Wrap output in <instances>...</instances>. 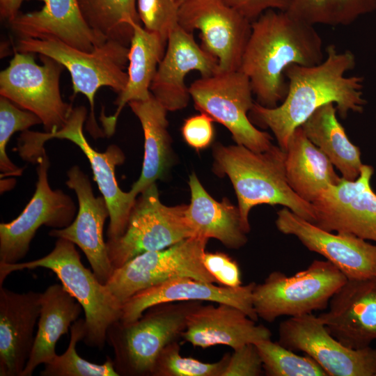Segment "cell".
Segmentation results:
<instances>
[{
    "label": "cell",
    "mask_w": 376,
    "mask_h": 376,
    "mask_svg": "<svg viewBox=\"0 0 376 376\" xmlns=\"http://www.w3.org/2000/svg\"><path fill=\"white\" fill-rule=\"evenodd\" d=\"M326 57L319 64L289 65L285 76L288 93L274 108L254 102L249 111L252 123L269 128L279 146L285 152L290 136L320 107L333 103L342 118L349 112L361 113L366 101L363 97V78L345 76L356 65L354 54L338 51L334 45L326 47Z\"/></svg>",
    "instance_id": "obj_1"
},
{
    "label": "cell",
    "mask_w": 376,
    "mask_h": 376,
    "mask_svg": "<svg viewBox=\"0 0 376 376\" xmlns=\"http://www.w3.org/2000/svg\"><path fill=\"white\" fill-rule=\"evenodd\" d=\"M322 47L314 26L287 11L268 10L251 22L239 70L249 78L256 102L274 108L288 93L286 68L320 63L324 58Z\"/></svg>",
    "instance_id": "obj_2"
},
{
    "label": "cell",
    "mask_w": 376,
    "mask_h": 376,
    "mask_svg": "<svg viewBox=\"0 0 376 376\" xmlns=\"http://www.w3.org/2000/svg\"><path fill=\"white\" fill-rule=\"evenodd\" d=\"M214 171L227 175L235 189L244 227L250 231L249 214L262 204L281 205L314 224L315 213L311 203L299 197L290 187L285 171V152L272 145L263 152L244 146H213Z\"/></svg>",
    "instance_id": "obj_3"
},
{
    "label": "cell",
    "mask_w": 376,
    "mask_h": 376,
    "mask_svg": "<svg viewBox=\"0 0 376 376\" xmlns=\"http://www.w3.org/2000/svg\"><path fill=\"white\" fill-rule=\"evenodd\" d=\"M75 244L58 238L53 250L37 260L13 264L0 263V285L10 273L43 267L56 274L64 288L81 305L85 314L84 343L102 350L107 343V331L120 320L122 305L106 285L101 283L81 261Z\"/></svg>",
    "instance_id": "obj_4"
},
{
    "label": "cell",
    "mask_w": 376,
    "mask_h": 376,
    "mask_svg": "<svg viewBox=\"0 0 376 376\" xmlns=\"http://www.w3.org/2000/svg\"><path fill=\"white\" fill-rule=\"evenodd\" d=\"M201 304H159L132 322L118 320L110 325L107 343L113 350V363L118 376H151L161 351L182 338L188 314Z\"/></svg>",
    "instance_id": "obj_5"
},
{
    "label": "cell",
    "mask_w": 376,
    "mask_h": 376,
    "mask_svg": "<svg viewBox=\"0 0 376 376\" xmlns=\"http://www.w3.org/2000/svg\"><path fill=\"white\" fill-rule=\"evenodd\" d=\"M16 52L39 54L52 58L63 65L72 78L73 95H84L90 104L88 130L95 138L102 136L94 115V99L101 87H109L118 94L125 88L128 74L129 47L108 40L91 52H84L53 38H19Z\"/></svg>",
    "instance_id": "obj_6"
},
{
    "label": "cell",
    "mask_w": 376,
    "mask_h": 376,
    "mask_svg": "<svg viewBox=\"0 0 376 376\" xmlns=\"http://www.w3.org/2000/svg\"><path fill=\"white\" fill-rule=\"evenodd\" d=\"M347 280L327 260H315L306 269L290 276L274 271L263 283L256 284L252 293L253 308L258 317L268 322L282 315L312 313L325 309Z\"/></svg>",
    "instance_id": "obj_7"
},
{
    "label": "cell",
    "mask_w": 376,
    "mask_h": 376,
    "mask_svg": "<svg viewBox=\"0 0 376 376\" xmlns=\"http://www.w3.org/2000/svg\"><path fill=\"white\" fill-rule=\"evenodd\" d=\"M187 207L164 205L156 183L142 191L131 210L124 233L107 241L113 270L141 253L162 250L194 237L186 218Z\"/></svg>",
    "instance_id": "obj_8"
},
{
    "label": "cell",
    "mask_w": 376,
    "mask_h": 376,
    "mask_svg": "<svg viewBox=\"0 0 376 376\" xmlns=\"http://www.w3.org/2000/svg\"><path fill=\"white\" fill-rule=\"evenodd\" d=\"M40 58L42 65L36 63L33 54L15 52L0 72V95L38 116L46 132H54L65 124L73 108L61 95L63 65L45 55Z\"/></svg>",
    "instance_id": "obj_9"
},
{
    "label": "cell",
    "mask_w": 376,
    "mask_h": 376,
    "mask_svg": "<svg viewBox=\"0 0 376 376\" xmlns=\"http://www.w3.org/2000/svg\"><path fill=\"white\" fill-rule=\"evenodd\" d=\"M189 90L196 109L226 127L236 144L255 152L273 145L270 134L257 129L248 117L253 93L249 78L240 70L201 77Z\"/></svg>",
    "instance_id": "obj_10"
},
{
    "label": "cell",
    "mask_w": 376,
    "mask_h": 376,
    "mask_svg": "<svg viewBox=\"0 0 376 376\" xmlns=\"http://www.w3.org/2000/svg\"><path fill=\"white\" fill-rule=\"evenodd\" d=\"M207 241L190 237L166 249L141 253L115 269L105 285L123 306L136 293L176 277L217 284L203 265Z\"/></svg>",
    "instance_id": "obj_11"
},
{
    "label": "cell",
    "mask_w": 376,
    "mask_h": 376,
    "mask_svg": "<svg viewBox=\"0 0 376 376\" xmlns=\"http://www.w3.org/2000/svg\"><path fill=\"white\" fill-rule=\"evenodd\" d=\"M37 163L38 180L32 198L16 219L0 224V263H18L26 256L40 226L65 228L77 213L70 196L51 188L48 180L50 163L45 150Z\"/></svg>",
    "instance_id": "obj_12"
},
{
    "label": "cell",
    "mask_w": 376,
    "mask_h": 376,
    "mask_svg": "<svg viewBox=\"0 0 376 376\" xmlns=\"http://www.w3.org/2000/svg\"><path fill=\"white\" fill-rule=\"evenodd\" d=\"M278 343L302 351L313 359L328 376H375L376 349L345 346L312 313L290 317L279 327Z\"/></svg>",
    "instance_id": "obj_13"
},
{
    "label": "cell",
    "mask_w": 376,
    "mask_h": 376,
    "mask_svg": "<svg viewBox=\"0 0 376 376\" xmlns=\"http://www.w3.org/2000/svg\"><path fill=\"white\" fill-rule=\"evenodd\" d=\"M179 25L201 33V47L217 61L219 71L239 70L251 31V21L225 0H186Z\"/></svg>",
    "instance_id": "obj_14"
},
{
    "label": "cell",
    "mask_w": 376,
    "mask_h": 376,
    "mask_svg": "<svg viewBox=\"0 0 376 376\" xmlns=\"http://www.w3.org/2000/svg\"><path fill=\"white\" fill-rule=\"evenodd\" d=\"M86 115L87 111L84 106L73 108L68 120L60 130L54 132H37L36 139L41 146L52 139H67L77 145L85 154L90 162L94 180L109 208L107 240L115 239L124 233L136 196L130 191H122L117 183L116 167L122 164L125 159L121 149L116 145H111L104 152H98L85 138L83 125Z\"/></svg>",
    "instance_id": "obj_15"
},
{
    "label": "cell",
    "mask_w": 376,
    "mask_h": 376,
    "mask_svg": "<svg viewBox=\"0 0 376 376\" xmlns=\"http://www.w3.org/2000/svg\"><path fill=\"white\" fill-rule=\"evenodd\" d=\"M374 169L363 164L354 181L341 178L312 203L314 224L331 232L352 233L376 242V193L370 185Z\"/></svg>",
    "instance_id": "obj_16"
},
{
    "label": "cell",
    "mask_w": 376,
    "mask_h": 376,
    "mask_svg": "<svg viewBox=\"0 0 376 376\" xmlns=\"http://www.w3.org/2000/svg\"><path fill=\"white\" fill-rule=\"evenodd\" d=\"M277 229L295 236L309 251L324 256L347 279L376 277V244L352 233L326 230L287 207L277 212Z\"/></svg>",
    "instance_id": "obj_17"
},
{
    "label": "cell",
    "mask_w": 376,
    "mask_h": 376,
    "mask_svg": "<svg viewBox=\"0 0 376 376\" xmlns=\"http://www.w3.org/2000/svg\"><path fill=\"white\" fill-rule=\"evenodd\" d=\"M67 175L65 184L77 196V213L68 226L54 228L49 235L65 239L78 246L97 279L105 285L113 272L103 235L105 221L109 217L107 204L103 196H95L88 176L79 166H72Z\"/></svg>",
    "instance_id": "obj_18"
},
{
    "label": "cell",
    "mask_w": 376,
    "mask_h": 376,
    "mask_svg": "<svg viewBox=\"0 0 376 376\" xmlns=\"http://www.w3.org/2000/svg\"><path fill=\"white\" fill-rule=\"evenodd\" d=\"M191 71L207 77L219 71L218 61L194 39L192 33L178 25L169 35L165 52L160 61L150 91L166 109L175 111L185 109L191 99L185 83Z\"/></svg>",
    "instance_id": "obj_19"
},
{
    "label": "cell",
    "mask_w": 376,
    "mask_h": 376,
    "mask_svg": "<svg viewBox=\"0 0 376 376\" xmlns=\"http://www.w3.org/2000/svg\"><path fill=\"white\" fill-rule=\"evenodd\" d=\"M256 284L251 282L239 287L230 288L191 277L173 278L141 290L127 300L122 306L120 321L132 322L148 308L159 304L205 301L233 306L257 322L258 317L252 301Z\"/></svg>",
    "instance_id": "obj_20"
},
{
    "label": "cell",
    "mask_w": 376,
    "mask_h": 376,
    "mask_svg": "<svg viewBox=\"0 0 376 376\" xmlns=\"http://www.w3.org/2000/svg\"><path fill=\"white\" fill-rule=\"evenodd\" d=\"M318 318L346 347L360 349L376 340V277L347 279Z\"/></svg>",
    "instance_id": "obj_21"
},
{
    "label": "cell",
    "mask_w": 376,
    "mask_h": 376,
    "mask_svg": "<svg viewBox=\"0 0 376 376\" xmlns=\"http://www.w3.org/2000/svg\"><path fill=\"white\" fill-rule=\"evenodd\" d=\"M41 293L0 285V375L22 376L34 344Z\"/></svg>",
    "instance_id": "obj_22"
},
{
    "label": "cell",
    "mask_w": 376,
    "mask_h": 376,
    "mask_svg": "<svg viewBox=\"0 0 376 376\" xmlns=\"http://www.w3.org/2000/svg\"><path fill=\"white\" fill-rule=\"evenodd\" d=\"M39 10L19 13L9 23L19 38H53L91 52L107 41L84 20L77 0H40Z\"/></svg>",
    "instance_id": "obj_23"
},
{
    "label": "cell",
    "mask_w": 376,
    "mask_h": 376,
    "mask_svg": "<svg viewBox=\"0 0 376 376\" xmlns=\"http://www.w3.org/2000/svg\"><path fill=\"white\" fill-rule=\"evenodd\" d=\"M272 333L262 324L256 325L242 310L218 304L194 308L187 315L182 338L194 347L207 348L218 345L236 349L247 343L271 339Z\"/></svg>",
    "instance_id": "obj_24"
},
{
    "label": "cell",
    "mask_w": 376,
    "mask_h": 376,
    "mask_svg": "<svg viewBox=\"0 0 376 376\" xmlns=\"http://www.w3.org/2000/svg\"><path fill=\"white\" fill-rule=\"evenodd\" d=\"M190 203L186 218L194 237L214 238L229 249L246 244L249 233L243 224L238 206L228 199L213 198L201 185L195 173L189 175Z\"/></svg>",
    "instance_id": "obj_25"
},
{
    "label": "cell",
    "mask_w": 376,
    "mask_h": 376,
    "mask_svg": "<svg viewBox=\"0 0 376 376\" xmlns=\"http://www.w3.org/2000/svg\"><path fill=\"white\" fill-rule=\"evenodd\" d=\"M129 47L127 84L118 93L114 104L116 112L111 116L102 114L100 120L107 136L115 132L118 118L126 104L131 101L145 100L150 97V88L159 63L164 56L166 42L155 32L134 24Z\"/></svg>",
    "instance_id": "obj_26"
},
{
    "label": "cell",
    "mask_w": 376,
    "mask_h": 376,
    "mask_svg": "<svg viewBox=\"0 0 376 376\" xmlns=\"http://www.w3.org/2000/svg\"><path fill=\"white\" fill-rule=\"evenodd\" d=\"M83 309L62 284H52L41 293L38 330L31 354L22 376H31L40 364L50 362L57 354L56 344L68 333Z\"/></svg>",
    "instance_id": "obj_27"
},
{
    "label": "cell",
    "mask_w": 376,
    "mask_h": 376,
    "mask_svg": "<svg viewBox=\"0 0 376 376\" xmlns=\"http://www.w3.org/2000/svg\"><path fill=\"white\" fill-rule=\"evenodd\" d=\"M329 159L306 136L295 129L285 150V171L292 189L302 199L313 203L321 192L341 180Z\"/></svg>",
    "instance_id": "obj_28"
},
{
    "label": "cell",
    "mask_w": 376,
    "mask_h": 376,
    "mask_svg": "<svg viewBox=\"0 0 376 376\" xmlns=\"http://www.w3.org/2000/svg\"><path fill=\"white\" fill-rule=\"evenodd\" d=\"M138 118L144 135V157L139 179L130 192L137 196L162 179L171 162V138L166 109L152 95L145 100L128 103Z\"/></svg>",
    "instance_id": "obj_29"
},
{
    "label": "cell",
    "mask_w": 376,
    "mask_h": 376,
    "mask_svg": "<svg viewBox=\"0 0 376 376\" xmlns=\"http://www.w3.org/2000/svg\"><path fill=\"white\" fill-rule=\"evenodd\" d=\"M333 103L318 108L302 125L307 138L329 159L342 178L354 181L363 164L358 146L349 139Z\"/></svg>",
    "instance_id": "obj_30"
},
{
    "label": "cell",
    "mask_w": 376,
    "mask_h": 376,
    "mask_svg": "<svg viewBox=\"0 0 376 376\" xmlns=\"http://www.w3.org/2000/svg\"><path fill=\"white\" fill-rule=\"evenodd\" d=\"M82 16L105 40L130 47L134 24H141L136 0H77Z\"/></svg>",
    "instance_id": "obj_31"
},
{
    "label": "cell",
    "mask_w": 376,
    "mask_h": 376,
    "mask_svg": "<svg viewBox=\"0 0 376 376\" xmlns=\"http://www.w3.org/2000/svg\"><path fill=\"white\" fill-rule=\"evenodd\" d=\"M376 10V0H291L287 11L315 26H347Z\"/></svg>",
    "instance_id": "obj_32"
},
{
    "label": "cell",
    "mask_w": 376,
    "mask_h": 376,
    "mask_svg": "<svg viewBox=\"0 0 376 376\" xmlns=\"http://www.w3.org/2000/svg\"><path fill=\"white\" fill-rule=\"evenodd\" d=\"M70 329V340L65 352L56 355L45 364L40 371L42 376H118L113 359L107 357L103 364H96L81 358L77 352V343L85 337V319L79 318L73 322Z\"/></svg>",
    "instance_id": "obj_33"
},
{
    "label": "cell",
    "mask_w": 376,
    "mask_h": 376,
    "mask_svg": "<svg viewBox=\"0 0 376 376\" xmlns=\"http://www.w3.org/2000/svg\"><path fill=\"white\" fill-rule=\"evenodd\" d=\"M267 376H327L311 357L296 354L278 342L263 340L255 343Z\"/></svg>",
    "instance_id": "obj_34"
},
{
    "label": "cell",
    "mask_w": 376,
    "mask_h": 376,
    "mask_svg": "<svg viewBox=\"0 0 376 376\" xmlns=\"http://www.w3.org/2000/svg\"><path fill=\"white\" fill-rule=\"evenodd\" d=\"M179 341L166 345L159 353L151 376H222L230 354L218 361L206 363L180 355Z\"/></svg>",
    "instance_id": "obj_35"
},
{
    "label": "cell",
    "mask_w": 376,
    "mask_h": 376,
    "mask_svg": "<svg viewBox=\"0 0 376 376\" xmlns=\"http://www.w3.org/2000/svg\"><path fill=\"white\" fill-rule=\"evenodd\" d=\"M42 123L33 113L24 110L3 96L0 97V171L1 177L19 176L23 169L13 163L6 149L12 135Z\"/></svg>",
    "instance_id": "obj_36"
},
{
    "label": "cell",
    "mask_w": 376,
    "mask_h": 376,
    "mask_svg": "<svg viewBox=\"0 0 376 376\" xmlns=\"http://www.w3.org/2000/svg\"><path fill=\"white\" fill-rule=\"evenodd\" d=\"M144 28L158 33L167 43L170 33L179 25L180 5L176 0H136Z\"/></svg>",
    "instance_id": "obj_37"
},
{
    "label": "cell",
    "mask_w": 376,
    "mask_h": 376,
    "mask_svg": "<svg viewBox=\"0 0 376 376\" xmlns=\"http://www.w3.org/2000/svg\"><path fill=\"white\" fill-rule=\"evenodd\" d=\"M203 265L218 285L236 288L242 285L240 266L236 260L223 252H207L203 255Z\"/></svg>",
    "instance_id": "obj_38"
},
{
    "label": "cell",
    "mask_w": 376,
    "mask_h": 376,
    "mask_svg": "<svg viewBox=\"0 0 376 376\" xmlns=\"http://www.w3.org/2000/svg\"><path fill=\"white\" fill-rule=\"evenodd\" d=\"M233 350L222 376H259L264 373L263 361L254 343Z\"/></svg>",
    "instance_id": "obj_39"
},
{
    "label": "cell",
    "mask_w": 376,
    "mask_h": 376,
    "mask_svg": "<svg viewBox=\"0 0 376 376\" xmlns=\"http://www.w3.org/2000/svg\"><path fill=\"white\" fill-rule=\"evenodd\" d=\"M213 122V119L204 113L185 119L181 128L185 142L196 150L207 148L214 136Z\"/></svg>",
    "instance_id": "obj_40"
},
{
    "label": "cell",
    "mask_w": 376,
    "mask_h": 376,
    "mask_svg": "<svg viewBox=\"0 0 376 376\" xmlns=\"http://www.w3.org/2000/svg\"><path fill=\"white\" fill-rule=\"evenodd\" d=\"M225 1L252 22L268 10H287L291 0H225Z\"/></svg>",
    "instance_id": "obj_41"
},
{
    "label": "cell",
    "mask_w": 376,
    "mask_h": 376,
    "mask_svg": "<svg viewBox=\"0 0 376 376\" xmlns=\"http://www.w3.org/2000/svg\"><path fill=\"white\" fill-rule=\"evenodd\" d=\"M29 0H0L1 19L10 23L19 13L21 5Z\"/></svg>",
    "instance_id": "obj_42"
},
{
    "label": "cell",
    "mask_w": 376,
    "mask_h": 376,
    "mask_svg": "<svg viewBox=\"0 0 376 376\" xmlns=\"http://www.w3.org/2000/svg\"><path fill=\"white\" fill-rule=\"evenodd\" d=\"M186 0H176V1L178 2V3L180 6L184 1H185Z\"/></svg>",
    "instance_id": "obj_43"
},
{
    "label": "cell",
    "mask_w": 376,
    "mask_h": 376,
    "mask_svg": "<svg viewBox=\"0 0 376 376\" xmlns=\"http://www.w3.org/2000/svg\"><path fill=\"white\" fill-rule=\"evenodd\" d=\"M375 376H376V375H375Z\"/></svg>",
    "instance_id": "obj_44"
}]
</instances>
